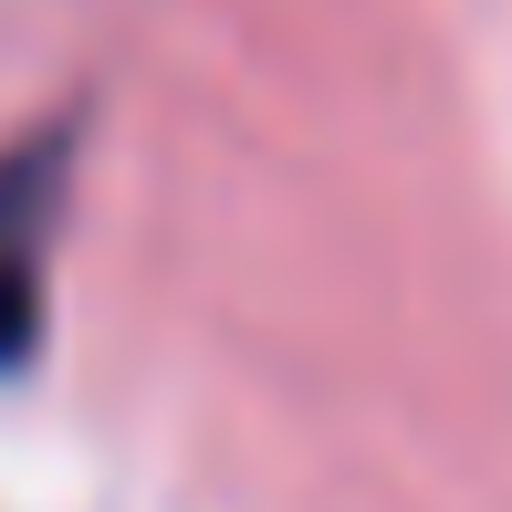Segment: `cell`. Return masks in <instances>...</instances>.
Masks as SVG:
<instances>
[{
    "label": "cell",
    "mask_w": 512,
    "mask_h": 512,
    "mask_svg": "<svg viewBox=\"0 0 512 512\" xmlns=\"http://www.w3.org/2000/svg\"><path fill=\"white\" fill-rule=\"evenodd\" d=\"M74 147H84L74 115H53V126L0 147V377H21V366L42 356L53 241H63V199H74Z\"/></svg>",
    "instance_id": "6da1fadb"
}]
</instances>
